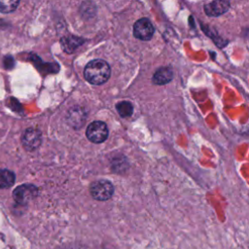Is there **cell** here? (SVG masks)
<instances>
[{
	"label": "cell",
	"instance_id": "ba28073f",
	"mask_svg": "<svg viewBox=\"0 0 249 249\" xmlns=\"http://www.w3.org/2000/svg\"><path fill=\"white\" fill-rule=\"evenodd\" d=\"M229 8V0H214L204 6V12L210 17H218L226 13Z\"/></svg>",
	"mask_w": 249,
	"mask_h": 249
},
{
	"label": "cell",
	"instance_id": "30bf717a",
	"mask_svg": "<svg viewBox=\"0 0 249 249\" xmlns=\"http://www.w3.org/2000/svg\"><path fill=\"white\" fill-rule=\"evenodd\" d=\"M173 78V71L170 67H160L153 75V83L156 85H165Z\"/></svg>",
	"mask_w": 249,
	"mask_h": 249
},
{
	"label": "cell",
	"instance_id": "4fadbf2b",
	"mask_svg": "<svg viewBox=\"0 0 249 249\" xmlns=\"http://www.w3.org/2000/svg\"><path fill=\"white\" fill-rule=\"evenodd\" d=\"M19 0H0V12L1 13H12L18 6Z\"/></svg>",
	"mask_w": 249,
	"mask_h": 249
},
{
	"label": "cell",
	"instance_id": "6da1fadb",
	"mask_svg": "<svg viewBox=\"0 0 249 249\" xmlns=\"http://www.w3.org/2000/svg\"><path fill=\"white\" fill-rule=\"evenodd\" d=\"M111 74L109 64L102 59H94L87 64L84 70L86 80L92 85H102L108 81Z\"/></svg>",
	"mask_w": 249,
	"mask_h": 249
},
{
	"label": "cell",
	"instance_id": "52a82bcc",
	"mask_svg": "<svg viewBox=\"0 0 249 249\" xmlns=\"http://www.w3.org/2000/svg\"><path fill=\"white\" fill-rule=\"evenodd\" d=\"M66 119L70 126H72L75 129H79L84 125L87 119V114L84 108L73 107L69 110Z\"/></svg>",
	"mask_w": 249,
	"mask_h": 249
},
{
	"label": "cell",
	"instance_id": "8fae6325",
	"mask_svg": "<svg viewBox=\"0 0 249 249\" xmlns=\"http://www.w3.org/2000/svg\"><path fill=\"white\" fill-rule=\"evenodd\" d=\"M15 173L8 169H0V189H8L15 183Z\"/></svg>",
	"mask_w": 249,
	"mask_h": 249
},
{
	"label": "cell",
	"instance_id": "3957f363",
	"mask_svg": "<svg viewBox=\"0 0 249 249\" xmlns=\"http://www.w3.org/2000/svg\"><path fill=\"white\" fill-rule=\"evenodd\" d=\"M38 195V188L33 184H22L13 192L15 201L20 205L28 204Z\"/></svg>",
	"mask_w": 249,
	"mask_h": 249
},
{
	"label": "cell",
	"instance_id": "8992f818",
	"mask_svg": "<svg viewBox=\"0 0 249 249\" xmlns=\"http://www.w3.org/2000/svg\"><path fill=\"white\" fill-rule=\"evenodd\" d=\"M154 31L155 29L152 22L146 18L138 19L133 25V34L139 40H150L154 35Z\"/></svg>",
	"mask_w": 249,
	"mask_h": 249
},
{
	"label": "cell",
	"instance_id": "5b68a950",
	"mask_svg": "<svg viewBox=\"0 0 249 249\" xmlns=\"http://www.w3.org/2000/svg\"><path fill=\"white\" fill-rule=\"evenodd\" d=\"M21 142L25 150L31 152L36 150L42 142V133L39 129L29 127L27 128L21 137Z\"/></svg>",
	"mask_w": 249,
	"mask_h": 249
},
{
	"label": "cell",
	"instance_id": "7c38bea8",
	"mask_svg": "<svg viewBox=\"0 0 249 249\" xmlns=\"http://www.w3.org/2000/svg\"><path fill=\"white\" fill-rule=\"evenodd\" d=\"M116 109L119 113V115L123 118L130 117L133 113V106L129 101H121L117 103Z\"/></svg>",
	"mask_w": 249,
	"mask_h": 249
},
{
	"label": "cell",
	"instance_id": "9c48e42d",
	"mask_svg": "<svg viewBox=\"0 0 249 249\" xmlns=\"http://www.w3.org/2000/svg\"><path fill=\"white\" fill-rule=\"evenodd\" d=\"M84 39L81 37L73 36V35H68L64 36L60 40V45L62 50L67 53H72L74 51H76L83 43Z\"/></svg>",
	"mask_w": 249,
	"mask_h": 249
},
{
	"label": "cell",
	"instance_id": "7a4b0ae2",
	"mask_svg": "<svg viewBox=\"0 0 249 249\" xmlns=\"http://www.w3.org/2000/svg\"><path fill=\"white\" fill-rule=\"evenodd\" d=\"M89 193L96 200H108L114 194V186L108 180H97L90 184Z\"/></svg>",
	"mask_w": 249,
	"mask_h": 249
},
{
	"label": "cell",
	"instance_id": "277c9868",
	"mask_svg": "<svg viewBox=\"0 0 249 249\" xmlns=\"http://www.w3.org/2000/svg\"><path fill=\"white\" fill-rule=\"evenodd\" d=\"M86 134L90 142L102 143L108 137V128L105 123L101 121H94L88 125Z\"/></svg>",
	"mask_w": 249,
	"mask_h": 249
}]
</instances>
